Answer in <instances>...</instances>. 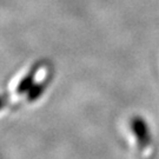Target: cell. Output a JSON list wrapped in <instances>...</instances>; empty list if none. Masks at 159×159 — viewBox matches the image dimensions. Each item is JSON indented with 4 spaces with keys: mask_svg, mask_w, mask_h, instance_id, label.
I'll list each match as a JSON object with an SVG mask.
<instances>
[{
    "mask_svg": "<svg viewBox=\"0 0 159 159\" xmlns=\"http://www.w3.org/2000/svg\"><path fill=\"white\" fill-rule=\"evenodd\" d=\"M131 127L133 130V133L137 138V142L140 146H146L150 143V133L146 123L143 118L136 117L131 121Z\"/></svg>",
    "mask_w": 159,
    "mask_h": 159,
    "instance_id": "1",
    "label": "cell"
}]
</instances>
